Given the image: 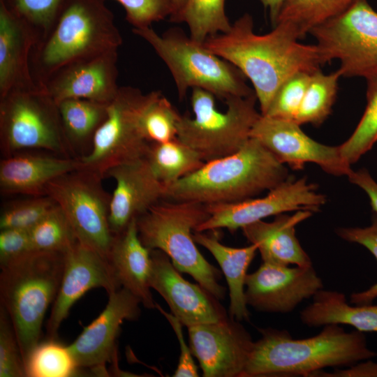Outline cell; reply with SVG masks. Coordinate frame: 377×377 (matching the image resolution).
Wrapping results in <instances>:
<instances>
[{"label":"cell","mask_w":377,"mask_h":377,"mask_svg":"<svg viewBox=\"0 0 377 377\" xmlns=\"http://www.w3.org/2000/svg\"><path fill=\"white\" fill-rule=\"evenodd\" d=\"M38 42L33 29L0 0V98L20 88H36L31 70Z\"/></svg>","instance_id":"7402d4cb"},{"label":"cell","mask_w":377,"mask_h":377,"mask_svg":"<svg viewBox=\"0 0 377 377\" xmlns=\"http://www.w3.org/2000/svg\"><path fill=\"white\" fill-rule=\"evenodd\" d=\"M105 177L116 182L109 213L110 228L114 235L165 198L166 187L145 157L110 168Z\"/></svg>","instance_id":"44dd1931"},{"label":"cell","mask_w":377,"mask_h":377,"mask_svg":"<svg viewBox=\"0 0 377 377\" xmlns=\"http://www.w3.org/2000/svg\"><path fill=\"white\" fill-rule=\"evenodd\" d=\"M348 178L350 183L357 185L367 194L372 209L377 214V182L369 171L365 168L352 170Z\"/></svg>","instance_id":"f6af8a7d"},{"label":"cell","mask_w":377,"mask_h":377,"mask_svg":"<svg viewBox=\"0 0 377 377\" xmlns=\"http://www.w3.org/2000/svg\"><path fill=\"white\" fill-rule=\"evenodd\" d=\"M208 216L203 204L163 199L137 218L136 225L144 246L164 252L179 272L188 274L212 296L221 300L226 289L219 283L221 273L201 254L193 236Z\"/></svg>","instance_id":"8992f818"},{"label":"cell","mask_w":377,"mask_h":377,"mask_svg":"<svg viewBox=\"0 0 377 377\" xmlns=\"http://www.w3.org/2000/svg\"><path fill=\"white\" fill-rule=\"evenodd\" d=\"M151 258L150 288L161 295L183 325L215 323L227 315L216 298L184 279L164 252L151 250Z\"/></svg>","instance_id":"d6986e66"},{"label":"cell","mask_w":377,"mask_h":377,"mask_svg":"<svg viewBox=\"0 0 377 377\" xmlns=\"http://www.w3.org/2000/svg\"><path fill=\"white\" fill-rule=\"evenodd\" d=\"M193 117L182 116L177 138L194 149L205 162L230 155L251 138L252 128L260 116L255 92L225 100L227 108L219 111L216 96L201 88L191 89Z\"/></svg>","instance_id":"ba28073f"},{"label":"cell","mask_w":377,"mask_h":377,"mask_svg":"<svg viewBox=\"0 0 377 377\" xmlns=\"http://www.w3.org/2000/svg\"><path fill=\"white\" fill-rule=\"evenodd\" d=\"M283 164L301 170L306 163L319 165L334 176H348L352 169L343 158L339 146H328L308 136L294 121L265 115L259 117L250 134Z\"/></svg>","instance_id":"5bb4252c"},{"label":"cell","mask_w":377,"mask_h":377,"mask_svg":"<svg viewBox=\"0 0 377 377\" xmlns=\"http://www.w3.org/2000/svg\"><path fill=\"white\" fill-rule=\"evenodd\" d=\"M355 1L285 0L275 24H286L301 39L316 27L343 13Z\"/></svg>","instance_id":"f546056e"},{"label":"cell","mask_w":377,"mask_h":377,"mask_svg":"<svg viewBox=\"0 0 377 377\" xmlns=\"http://www.w3.org/2000/svg\"><path fill=\"white\" fill-rule=\"evenodd\" d=\"M108 260L121 287L138 297L145 308L155 309L149 286L151 250L139 238L136 219L114 235Z\"/></svg>","instance_id":"d4e9b609"},{"label":"cell","mask_w":377,"mask_h":377,"mask_svg":"<svg viewBox=\"0 0 377 377\" xmlns=\"http://www.w3.org/2000/svg\"><path fill=\"white\" fill-rule=\"evenodd\" d=\"M265 7L268 9L272 27L275 24L279 11L285 0H260Z\"/></svg>","instance_id":"7dc6e473"},{"label":"cell","mask_w":377,"mask_h":377,"mask_svg":"<svg viewBox=\"0 0 377 377\" xmlns=\"http://www.w3.org/2000/svg\"><path fill=\"white\" fill-rule=\"evenodd\" d=\"M27 377H68L78 373L67 348L46 339L34 350L26 365Z\"/></svg>","instance_id":"d590c367"},{"label":"cell","mask_w":377,"mask_h":377,"mask_svg":"<svg viewBox=\"0 0 377 377\" xmlns=\"http://www.w3.org/2000/svg\"><path fill=\"white\" fill-rule=\"evenodd\" d=\"M367 80V105L349 138L339 145L341 156L350 165L371 149L377 142V74Z\"/></svg>","instance_id":"836d02e7"},{"label":"cell","mask_w":377,"mask_h":377,"mask_svg":"<svg viewBox=\"0 0 377 377\" xmlns=\"http://www.w3.org/2000/svg\"><path fill=\"white\" fill-rule=\"evenodd\" d=\"M140 300L121 287L108 294L106 306L100 315L67 346L78 372L89 369L107 374L105 365L116 357L117 340L124 320H137Z\"/></svg>","instance_id":"2e32d148"},{"label":"cell","mask_w":377,"mask_h":377,"mask_svg":"<svg viewBox=\"0 0 377 377\" xmlns=\"http://www.w3.org/2000/svg\"><path fill=\"white\" fill-rule=\"evenodd\" d=\"M311 376L377 377V363L367 360L365 362H358L350 366V369H336L332 373L317 371Z\"/></svg>","instance_id":"bcb514c9"},{"label":"cell","mask_w":377,"mask_h":377,"mask_svg":"<svg viewBox=\"0 0 377 377\" xmlns=\"http://www.w3.org/2000/svg\"><path fill=\"white\" fill-rule=\"evenodd\" d=\"M326 197L317 191V186L304 177L290 176L259 198L206 205L208 218L195 231L205 232L226 228L231 232L271 216L302 209L317 212Z\"/></svg>","instance_id":"4fadbf2b"},{"label":"cell","mask_w":377,"mask_h":377,"mask_svg":"<svg viewBox=\"0 0 377 377\" xmlns=\"http://www.w3.org/2000/svg\"><path fill=\"white\" fill-rule=\"evenodd\" d=\"M312 74L299 72L288 78L277 90L263 115L295 121Z\"/></svg>","instance_id":"f35d334b"},{"label":"cell","mask_w":377,"mask_h":377,"mask_svg":"<svg viewBox=\"0 0 377 377\" xmlns=\"http://www.w3.org/2000/svg\"><path fill=\"white\" fill-rule=\"evenodd\" d=\"M29 232L36 251L64 253L77 242L68 219L57 205Z\"/></svg>","instance_id":"e575fe53"},{"label":"cell","mask_w":377,"mask_h":377,"mask_svg":"<svg viewBox=\"0 0 377 377\" xmlns=\"http://www.w3.org/2000/svg\"><path fill=\"white\" fill-rule=\"evenodd\" d=\"M290 177L284 164L258 140L250 138L237 151L205 162L166 188L164 199L226 204L269 191Z\"/></svg>","instance_id":"3957f363"},{"label":"cell","mask_w":377,"mask_h":377,"mask_svg":"<svg viewBox=\"0 0 377 377\" xmlns=\"http://www.w3.org/2000/svg\"><path fill=\"white\" fill-rule=\"evenodd\" d=\"M349 305L341 293L320 289L301 311L300 318L309 327L343 324L362 332H377V305Z\"/></svg>","instance_id":"4316f807"},{"label":"cell","mask_w":377,"mask_h":377,"mask_svg":"<svg viewBox=\"0 0 377 377\" xmlns=\"http://www.w3.org/2000/svg\"><path fill=\"white\" fill-rule=\"evenodd\" d=\"M245 287L247 305L259 311L286 313L313 297L323 284L312 265L263 262L256 271L247 274Z\"/></svg>","instance_id":"e0dca14e"},{"label":"cell","mask_w":377,"mask_h":377,"mask_svg":"<svg viewBox=\"0 0 377 377\" xmlns=\"http://www.w3.org/2000/svg\"><path fill=\"white\" fill-rule=\"evenodd\" d=\"M117 50L65 66L45 79L40 87L57 103L70 98L110 103L119 87Z\"/></svg>","instance_id":"ffe728a7"},{"label":"cell","mask_w":377,"mask_h":377,"mask_svg":"<svg viewBox=\"0 0 377 377\" xmlns=\"http://www.w3.org/2000/svg\"><path fill=\"white\" fill-rule=\"evenodd\" d=\"M35 251L27 230L9 228L0 232V268Z\"/></svg>","instance_id":"7bdbcfd3"},{"label":"cell","mask_w":377,"mask_h":377,"mask_svg":"<svg viewBox=\"0 0 377 377\" xmlns=\"http://www.w3.org/2000/svg\"><path fill=\"white\" fill-rule=\"evenodd\" d=\"M2 1L11 12L33 29L38 42L42 40L51 30L67 1V0Z\"/></svg>","instance_id":"8d00e7d4"},{"label":"cell","mask_w":377,"mask_h":377,"mask_svg":"<svg viewBox=\"0 0 377 377\" xmlns=\"http://www.w3.org/2000/svg\"><path fill=\"white\" fill-rule=\"evenodd\" d=\"M312 214L306 209L296 211L293 215L281 214L271 222L260 220L242 230L248 242L257 246L263 262L310 266L312 262L296 237L295 227Z\"/></svg>","instance_id":"cb8c5ba5"},{"label":"cell","mask_w":377,"mask_h":377,"mask_svg":"<svg viewBox=\"0 0 377 377\" xmlns=\"http://www.w3.org/2000/svg\"><path fill=\"white\" fill-rule=\"evenodd\" d=\"M122 37L101 0H67L47 35L33 48L31 70L40 84L70 64L118 50Z\"/></svg>","instance_id":"277c9868"},{"label":"cell","mask_w":377,"mask_h":377,"mask_svg":"<svg viewBox=\"0 0 377 377\" xmlns=\"http://www.w3.org/2000/svg\"><path fill=\"white\" fill-rule=\"evenodd\" d=\"M0 147L4 157L40 149L78 158L66 138L57 103L40 87L13 89L0 98Z\"/></svg>","instance_id":"9c48e42d"},{"label":"cell","mask_w":377,"mask_h":377,"mask_svg":"<svg viewBox=\"0 0 377 377\" xmlns=\"http://www.w3.org/2000/svg\"><path fill=\"white\" fill-rule=\"evenodd\" d=\"M104 1L105 0H101ZM126 12L133 29L151 27L154 22L170 17L175 12L172 0H115Z\"/></svg>","instance_id":"60d3db41"},{"label":"cell","mask_w":377,"mask_h":377,"mask_svg":"<svg viewBox=\"0 0 377 377\" xmlns=\"http://www.w3.org/2000/svg\"><path fill=\"white\" fill-rule=\"evenodd\" d=\"M64 269L46 324L47 339L57 340L61 323L85 293L103 288L108 294L121 288L108 260L78 241L64 253Z\"/></svg>","instance_id":"ac0fdd59"},{"label":"cell","mask_w":377,"mask_h":377,"mask_svg":"<svg viewBox=\"0 0 377 377\" xmlns=\"http://www.w3.org/2000/svg\"><path fill=\"white\" fill-rule=\"evenodd\" d=\"M299 40L292 29L281 23L269 33L257 34L252 16L244 13L228 31L209 37L203 45L251 81L263 115L288 78L299 72L312 74L327 63L316 44Z\"/></svg>","instance_id":"6da1fadb"},{"label":"cell","mask_w":377,"mask_h":377,"mask_svg":"<svg viewBox=\"0 0 377 377\" xmlns=\"http://www.w3.org/2000/svg\"><path fill=\"white\" fill-rule=\"evenodd\" d=\"M309 34L327 63L339 61L341 77L367 79L377 74V12L367 0H355Z\"/></svg>","instance_id":"30bf717a"},{"label":"cell","mask_w":377,"mask_h":377,"mask_svg":"<svg viewBox=\"0 0 377 377\" xmlns=\"http://www.w3.org/2000/svg\"><path fill=\"white\" fill-rule=\"evenodd\" d=\"M226 0H185L170 22L187 24L190 37L204 43L209 37L226 33L231 24L225 11Z\"/></svg>","instance_id":"4dcf8cb0"},{"label":"cell","mask_w":377,"mask_h":377,"mask_svg":"<svg viewBox=\"0 0 377 377\" xmlns=\"http://www.w3.org/2000/svg\"><path fill=\"white\" fill-rule=\"evenodd\" d=\"M81 167L80 158L16 153L0 162V190L3 195H47V184Z\"/></svg>","instance_id":"603a6c76"},{"label":"cell","mask_w":377,"mask_h":377,"mask_svg":"<svg viewBox=\"0 0 377 377\" xmlns=\"http://www.w3.org/2000/svg\"><path fill=\"white\" fill-rule=\"evenodd\" d=\"M108 104L83 98L57 103L66 138L75 155L81 149L91 148L96 132L107 117Z\"/></svg>","instance_id":"83f0119b"},{"label":"cell","mask_w":377,"mask_h":377,"mask_svg":"<svg viewBox=\"0 0 377 377\" xmlns=\"http://www.w3.org/2000/svg\"><path fill=\"white\" fill-rule=\"evenodd\" d=\"M242 377L311 376L329 367H350L377 356L364 333L327 325L318 334L294 339L286 330L260 329Z\"/></svg>","instance_id":"7a4b0ae2"},{"label":"cell","mask_w":377,"mask_h":377,"mask_svg":"<svg viewBox=\"0 0 377 377\" xmlns=\"http://www.w3.org/2000/svg\"><path fill=\"white\" fill-rule=\"evenodd\" d=\"M140 117V125L149 143L164 142L177 138L182 116L161 91L148 93Z\"/></svg>","instance_id":"d6a6232c"},{"label":"cell","mask_w":377,"mask_h":377,"mask_svg":"<svg viewBox=\"0 0 377 377\" xmlns=\"http://www.w3.org/2000/svg\"><path fill=\"white\" fill-rule=\"evenodd\" d=\"M337 235L343 240L357 243L367 249L377 260V214L373 216L371 223L365 228H339ZM377 298V283L368 289L353 293L350 296V302L357 305L371 304Z\"/></svg>","instance_id":"b9f144b4"},{"label":"cell","mask_w":377,"mask_h":377,"mask_svg":"<svg viewBox=\"0 0 377 377\" xmlns=\"http://www.w3.org/2000/svg\"><path fill=\"white\" fill-rule=\"evenodd\" d=\"M145 158L156 178L166 188L205 163L194 149L178 138L150 143Z\"/></svg>","instance_id":"f1b7e54d"},{"label":"cell","mask_w":377,"mask_h":377,"mask_svg":"<svg viewBox=\"0 0 377 377\" xmlns=\"http://www.w3.org/2000/svg\"><path fill=\"white\" fill-rule=\"evenodd\" d=\"M172 1L174 2V5H175V12H174L173 15L169 18V20L172 18L179 11V10L182 8L185 0H172Z\"/></svg>","instance_id":"c3c4849f"},{"label":"cell","mask_w":377,"mask_h":377,"mask_svg":"<svg viewBox=\"0 0 377 377\" xmlns=\"http://www.w3.org/2000/svg\"><path fill=\"white\" fill-rule=\"evenodd\" d=\"M48 195L31 196L13 202L3 208L0 216V230L16 228L29 230L55 205Z\"/></svg>","instance_id":"74e56055"},{"label":"cell","mask_w":377,"mask_h":377,"mask_svg":"<svg viewBox=\"0 0 377 377\" xmlns=\"http://www.w3.org/2000/svg\"><path fill=\"white\" fill-rule=\"evenodd\" d=\"M157 309L172 326L179 343L180 355L173 377H198V367L192 357L191 348L187 346L183 334L182 323L171 313H168L157 303Z\"/></svg>","instance_id":"ee69618b"},{"label":"cell","mask_w":377,"mask_h":377,"mask_svg":"<svg viewBox=\"0 0 377 377\" xmlns=\"http://www.w3.org/2000/svg\"><path fill=\"white\" fill-rule=\"evenodd\" d=\"M0 269V304L11 320L26 369L58 293L64 254L35 251Z\"/></svg>","instance_id":"5b68a950"},{"label":"cell","mask_w":377,"mask_h":377,"mask_svg":"<svg viewBox=\"0 0 377 377\" xmlns=\"http://www.w3.org/2000/svg\"><path fill=\"white\" fill-rule=\"evenodd\" d=\"M195 243L205 248L220 265L228 285L230 295L229 316L238 321L249 320V312L245 297V281L247 269L258 248L255 244L234 248L221 244L216 235L193 232Z\"/></svg>","instance_id":"484cf974"},{"label":"cell","mask_w":377,"mask_h":377,"mask_svg":"<svg viewBox=\"0 0 377 377\" xmlns=\"http://www.w3.org/2000/svg\"><path fill=\"white\" fill-rule=\"evenodd\" d=\"M144 39L168 68L179 100L189 89L201 88L224 101L234 96H246L254 92L246 77L234 65L193 40L178 28L159 35L151 27L133 29Z\"/></svg>","instance_id":"52a82bcc"},{"label":"cell","mask_w":377,"mask_h":377,"mask_svg":"<svg viewBox=\"0 0 377 377\" xmlns=\"http://www.w3.org/2000/svg\"><path fill=\"white\" fill-rule=\"evenodd\" d=\"M148 95L135 87H119L90 151L80 157V168L103 179L110 168L145 156L150 143L142 133L140 117Z\"/></svg>","instance_id":"8fae6325"},{"label":"cell","mask_w":377,"mask_h":377,"mask_svg":"<svg viewBox=\"0 0 377 377\" xmlns=\"http://www.w3.org/2000/svg\"><path fill=\"white\" fill-rule=\"evenodd\" d=\"M0 377H27L24 361L11 320L0 304Z\"/></svg>","instance_id":"ab89813d"},{"label":"cell","mask_w":377,"mask_h":377,"mask_svg":"<svg viewBox=\"0 0 377 377\" xmlns=\"http://www.w3.org/2000/svg\"><path fill=\"white\" fill-rule=\"evenodd\" d=\"M102 179L79 168L50 182L45 193L63 211L77 241L108 260L114 235L109 223L111 195Z\"/></svg>","instance_id":"7c38bea8"},{"label":"cell","mask_w":377,"mask_h":377,"mask_svg":"<svg viewBox=\"0 0 377 377\" xmlns=\"http://www.w3.org/2000/svg\"><path fill=\"white\" fill-rule=\"evenodd\" d=\"M341 77L337 70L325 74L321 70L311 75L295 121L299 125L311 124L318 126L332 112L335 102L338 82Z\"/></svg>","instance_id":"1f68e13d"},{"label":"cell","mask_w":377,"mask_h":377,"mask_svg":"<svg viewBox=\"0 0 377 377\" xmlns=\"http://www.w3.org/2000/svg\"><path fill=\"white\" fill-rule=\"evenodd\" d=\"M186 327L203 376L242 377L254 341L239 321L226 315L215 323Z\"/></svg>","instance_id":"9a60e30c"}]
</instances>
